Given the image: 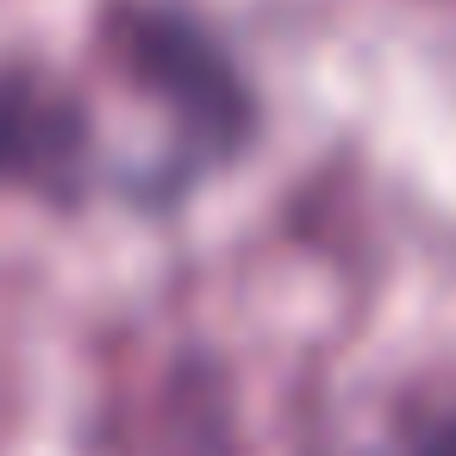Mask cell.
Returning a JSON list of instances; mask_svg holds the SVG:
<instances>
[{"mask_svg":"<svg viewBox=\"0 0 456 456\" xmlns=\"http://www.w3.org/2000/svg\"><path fill=\"white\" fill-rule=\"evenodd\" d=\"M107 45L126 57V69L169 107L182 175L200 182L207 169L232 163L256 132V101L232 51L169 0H113L107 7Z\"/></svg>","mask_w":456,"mask_h":456,"instance_id":"cell-1","label":"cell"},{"mask_svg":"<svg viewBox=\"0 0 456 456\" xmlns=\"http://www.w3.org/2000/svg\"><path fill=\"white\" fill-rule=\"evenodd\" d=\"M94 107L45 63H0V194L76 207L94 194Z\"/></svg>","mask_w":456,"mask_h":456,"instance_id":"cell-2","label":"cell"}]
</instances>
